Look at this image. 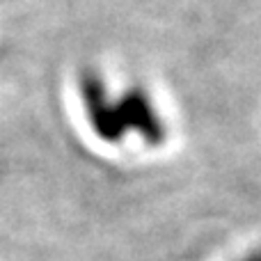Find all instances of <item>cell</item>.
<instances>
[{"instance_id": "cell-1", "label": "cell", "mask_w": 261, "mask_h": 261, "mask_svg": "<svg viewBox=\"0 0 261 261\" xmlns=\"http://www.w3.org/2000/svg\"><path fill=\"white\" fill-rule=\"evenodd\" d=\"M78 96H81L87 124L92 126L96 138L110 144H117L126 138L122 119H119L117 96H113L106 78L96 69L85 67L78 73Z\"/></svg>"}, {"instance_id": "cell-2", "label": "cell", "mask_w": 261, "mask_h": 261, "mask_svg": "<svg viewBox=\"0 0 261 261\" xmlns=\"http://www.w3.org/2000/svg\"><path fill=\"white\" fill-rule=\"evenodd\" d=\"M117 108H119V119H122L124 133H135L151 147L165 142L167 128L163 122L161 113L156 110V103L151 101L147 90L133 85L124 90L117 96Z\"/></svg>"}, {"instance_id": "cell-3", "label": "cell", "mask_w": 261, "mask_h": 261, "mask_svg": "<svg viewBox=\"0 0 261 261\" xmlns=\"http://www.w3.org/2000/svg\"><path fill=\"white\" fill-rule=\"evenodd\" d=\"M239 261H261V248L259 250H252V252H248L245 257H241Z\"/></svg>"}]
</instances>
